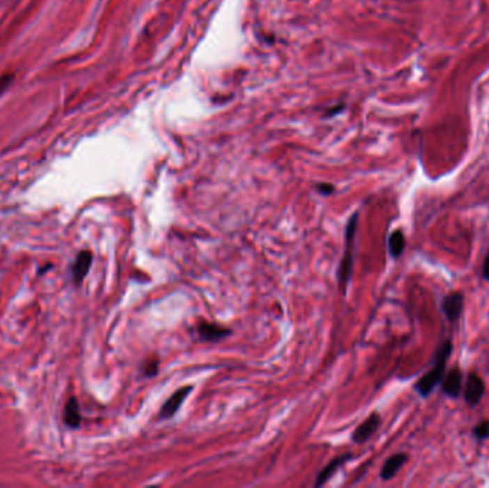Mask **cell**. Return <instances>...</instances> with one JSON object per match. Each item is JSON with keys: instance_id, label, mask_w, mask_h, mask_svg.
I'll return each instance as SVG.
<instances>
[{"instance_id": "obj_1", "label": "cell", "mask_w": 489, "mask_h": 488, "mask_svg": "<svg viewBox=\"0 0 489 488\" xmlns=\"http://www.w3.org/2000/svg\"><path fill=\"white\" fill-rule=\"evenodd\" d=\"M451 352H452V342L445 341L437 351V354H435L433 368L415 384V390L421 397H428L433 391V388L442 381L445 375V365L451 356Z\"/></svg>"}, {"instance_id": "obj_2", "label": "cell", "mask_w": 489, "mask_h": 488, "mask_svg": "<svg viewBox=\"0 0 489 488\" xmlns=\"http://www.w3.org/2000/svg\"><path fill=\"white\" fill-rule=\"evenodd\" d=\"M358 212L350 216V220L346 227L345 232V254L338 268V282L341 291L345 293L346 287L352 278V269H353V241H355V234L358 228Z\"/></svg>"}, {"instance_id": "obj_3", "label": "cell", "mask_w": 489, "mask_h": 488, "mask_svg": "<svg viewBox=\"0 0 489 488\" xmlns=\"http://www.w3.org/2000/svg\"><path fill=\"white\" fill-rule=\"evenodd\" d=\"M194 387L192 386H189V387H183V388H179L176 392H173L169 399L162 405V409H160V413H159V417L162 420H169L172 418L180 409V405L183 404V401L186 399V397L192 392Z\"/></svg>"}, {"instance_id": "obj_4", "label": "cell", "mask_w": 489, "mask_h": 488, "mask_svg": "<svg viewBox=\"0 0 489 488\" xmlns=\"http://www.w3.org/2000/svg\"><path fill=\"white\" fill-rule=\"evenodd\" d=\"M380 425V417L378 413L371 414L352 434V440L357 444H364L368 441Z\"/></svg>"}, {"instance_id": "obj_5", "label": "cell", "mask_w": 489, "mask_h": 488, "mask_svg": "<svg viewBox=\"0 0 489 488\" xmlns=\"http://www.w3.org/2000/svg\"><path fill=\"white\" fill-rule=\"evenodd\" d=\"M442 310L448 321H456L460 317L462 310H464V295L459 292H452L448 296H445L442 301Z\"/></svg>"}, {"instance_id": "obj_6", "label": "cell", "mask_w": 489, "mask_h": 488, "mask_svg": "<svg viewBox=\"0 0 489 488\" xmlns=\"http://www.w3.org/2000/svg\"><path fill=\"white\" fill-rule=\"evenodd\" d=\"M485 392V384L482 381V378H479L476 374H471L468 376V383L465 388V399L471 406H475L479 404Z\"/></svg>"}, {"instance_id": "obj_7", "label": "cell", "mask_w": 489, "mask_h": 488, "mask_svg": "<svg viewBox=\"0 0 489 488\" xmlns=\"http://www.w3.org/2000/svg\"><path fill=\"white\" fill-rule=\"evenodd\" d=\"M198 333L201 335L202 340H206V341H221L226 337H229L232 334L231 330L228 328H224V327H219V325H215V323H209V322H202L198 325Z\"/></svg>"}, {"instance_id": "obj_8", "label": "cell", "mask_w": 489, "mask_h": 488, "mask_svg": "<svg viewBox=\"0 0 489 488\" xmlns=\"http://www.w3.org/2000/svg\"><path fill=\"white\" fill-rule=\"evenodd\" d=\"M92 265V252L89 251H82L77 257L76 261L72 266V275H73V281L76 284H80L84 281V278L88 275V270Z\"/></svg>"}, {"instance_id": "obj_9", "label": "cell", "mask_w": 489, "mask_h": 488, "mask_svg": "<svg viewBox=\"0 0 489 488\" xmlns=\"http://www.w3.org/2000/svg\"><path fill=\"white\" fill-rule=\"evenodd\" d=\"M460 388H462V372L459 368H452L444 381V392L451 398H456L460 394Z\"/></svg>"}, {"instance_id": "obj_10", "label": "cell", "mask_w": 489, "mask_h": 488, "mask_svg": "<svg viewBox=\"0 0 489 488\" xmlns=\"http://www.w3.org/2000/svg\"><path fill=\"white\" fill-rule=\"evenodd\" d=\"M408 461L406 454H395L391 458L387 459V463L384 464L382 471H380V478L382 480H391L395 477V474L402 468V466Z\"/></svg>"}, {"instance_id": "obj_11", "label": "cell", "mask_w": 489, "mask_h": 488, "mask_svg": "<svg viewBox=\"0 0 489 488\" xmlns=\"http://www.w3.org/2000/svg\"><path fill=\"white\" fill-rule=\"evenodd\" d=\"M352 458V455L349 454V452H346V454H343V455H341V457H336L335 459H332L331 461V463L328 464V466H326L320 473H319V475H318V478H316V482H315V485L316 487H319V485H322V484H325L326 481H328L334 474H335V471L341 467V466H343V463H345V461H348V459H350Z\"/></svg>"}, {"instance_id": "obj_12", "label": "cell", "mask_w": 489, "mask_h": 488, "mask_svg": "<svg viewBox=\"0 0 489 488\" xmlns=\"http://www.w3.org/2000/svg\"><path fill=\"white\" fill-rule=\"evenodd\" d=\"M65 422L70 428L80 427L82 417H80V410H79V404L76 398H70L65 406Z\"/></svg>"}, {"instance_id": "obj_13", "label": "cell", "mask_w": 489, "mask_h": 488, "mask_svg": "<svg viewBox=\"0 0 489 488\" xmlns=\"http://www.w3.org/2000/svg\"><path fill=\"white\" fill-rule=\"evenodd\" d=\"M388 247H389V254L392 258H399L402 255V252L405 250V236H403V232L401 229L391 234Z\"/></svg>"}, {"instance_id": "obj_14", "label": "cell", "mask_w": 489, "mask_h": 488, "mask_svg": "<svg viewBox=\"0 0 489 488\" xmlns=\"http://www.w3.org/2000/svg\"><path fill=\"white\" fill-rule=\"evenodd\" d=\"M474 436L478 440H485L489 437V421H482L474 428Z\"/></svg>"}, {"instance_id": "obj_15", "label": "cell", "mask_w": 489, "mask_h": 488, "mask_svg": "<svg viewBox=\"0 0 489 488\" xmlns=\"http://www.w3.org/2000/svg\"><path fill=\"white\" fill-rule=\"evenodd\" d=\"M13 77H15V76L10 75V73H6V75H3V76H0V96H2L3 92L12 85Z\"/></svg>"}, {"instance_id": "obj_16", "label": "cell", "mask_w": 489, "mask_h": 488, "mask_svg": "<svg viewBox=\"0 0 489 488\" xmlns=\"http://www.w3.org/2000/svg\"><path fill=\"white\" fill-rule=\"evenodd\" d=\"M316 189H318V192L320 195H326V197L331 195L335 191V188L332 185H329V183H320V185L316 186Z\"/></svg>"}, {"instance_id": "obj_17", "label": "cell", "mask_w": 489, "mask_h": 488, "mask_svg": "<svg viewBox=\"0 0 489 488\" xmlns=\"http://www.w3.org/2000/svg\"><path fill=\"white\" fill-rule=\"evenodd\" d=\"M157 365H159L157 361H150V363L145 367V374H146L148 376L156 375V372H157Z\"/></svg>"}, {"instance_id": "obj_18", "label": "cell", "mask_w": 489, "mask_h": 488, "mask_svg": "<svg viewBox=\"0 0 489 488\" xmlns=\"http://www.w3.org/2000/svg\"><path fill=\"white\" fill-rule=\"evenodd\" d=\"M482 275L486 281H489V252L485 258V262H483V269H482Z\"/></svg>"}]
</instances>
